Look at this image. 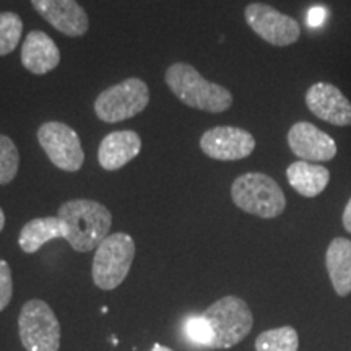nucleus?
<instances>
[{
  "label": "nucleus",
  "instance_id": "nucleus-6",
  "mask_svg": "<svg viewBox=\"0 0 351 351\" xmlns=\"http://www.w3.org/2000/svg\"><path fill=\"white\" fill-rule=\"evenodd\" d=\"M20 340L26 351H59L60 322L43 300H29L19 315Z\"/></svg>",
  "mask_w": 351,
  "mask_h": 351
},
{
  "label": "nucleus",
  "instance_id": "nucleus-20",
  "mask_svg": "<svg viewBox=\"0 0 351 351\" xmlns=\"http://www.w3.org/2000/svg\"><path fill=\"white\" fill-rule=\"evenodd\" d=\"M23 21L16 13L0 12V56L10 54L19 47Z\"/></svg>",
  "mask_w": 351,
  "mask_h": 351
},
{
  "label": "nucleus",
  "instance_id": "nucleus-10",
  "mask_svg": "<svg viewBox=\"0 0 351 351\" xmlns=\"http://www.w3.org/2000/svg\"><path fill=\"white\" fill-rule=\"evenodd\" d=\"M200 148L213 160L238 161L247 158L256 150V138L251 132L241 127H213L202 135Z\"/></svg>",
  "mask_w": 351,
  "mask_h": 351
},
{
  "label": "nucleus",
  "instance_id": "nucleus-2",
  "mask_svg": "<svg viewBox=\"0 0 351 351\" xmlns=\"http://www.w3.org/2000/svg\"><path fill=\"white\" fill-rule=\"evenodd\" d=\"M166 85L189 108L205 112H225L232 106V95L225 86L208 82L191 64L176 62L165 73Z\"/></svg>",
  "mask_w": 351,
  "mask_h": 351
},
{
  "label": "nucleus",
  "instance_id": "nucleus-8",
  "mask_svg": "<svg viewBox=\"0 0 351 351\" xmlns=\"http://www.w3.org/2000/svg\"><path fill=\"white\" fill-rule=\"evenodd\" d=\"M38 142L56 168L75 173L83 166V153L80 137L72 127L62 122H46L38 129Z\"/></svg>",
  "mask_w": 351,
  "mask_h": 351
},
{
  "label": "nucleus",
  "instance_id": "nucleus-27",
  "mask_svg": "<svg viewBox=\"0 0 351 351\" xmlns=\"http://www.w3.org/2000/svg\"><path fill=\"white\" fill-rule=\"evenodd\" d=\"M3 226H5V215H3V210L0 208V232H2Z\"/></svg>",
  "mask_w": 351,
  "mask_h": 351
},
{
  "label": "nucleus",
  "instance_id": "nucleus-17",
  "mask_svg": "<svg viewBox=\"0 0 351 351\" xmlns=\"http://www.w3.org/2000/svg\"><path fill=\"white\" fill-rule=\"evenodd\" d=\"M326 263L333 289L339 296L351 293V241L335 238L328 245Z\"/></svg>",
  "mask_w": 351,
  "mask_h": 351
},
{
  "label": "nucleus",
  "instance_id": "nucleus-13",
  "mask_svg": "<svg viewBox=\"0 0 351 351\" xmlns=\"http://www.w3.org/2000/svg\"><path fill=\"white\" fill-rule=\"evenodd\" d=\"M39 15L65 36H83L90 28V20L77 0H32Z\"/></svg>",
  "mask_w": 351,
  "mask_h": 351
},
{
  "label": "nucleus",
  "instance_id": "nucleus-5",
  "mask_svg": "<svg viewBox=\"0 0 351 351\" xmlns=\"http://www.w3.org/2000/svg\"><path fill=\"white\" fill-rule=\"evenodd\" d=\"M135 258V243L127 232H112L96 247L91 275L99 289L111 291L121 287Z\"/></svg>",
  "mask_w": 351,
  "mask_h": 351
},
{
  "label": "nucleus",
  "instance_id": "nucleus-15",
  "mask_svg": "<svg viewBox=\"0 0 351 351\" xmlns=\"http://www.w3.org/2000/svg\"><path fill=\"white\" fill-rule=\"evenodd\" d=\"M59 62L60 52L54 39L39 29L26 34L21 46V64L28 72L34 75H44L54 70Z\"/></svg>",
  "mask_w": 351,
  "mask_h": 351
},
{
  "label": "nucleus",
  "instance_id": "nucleus-24",
  "mask_svg": "<svg viewBox=\"0 0 351 351\" xmlns=\"http://www.w3.org/2000/svg\"><path fill=\"white\" fill-rule=\"evenodd\" d=\"M324 19H326V10L320 7L313 8V10L309 12V15H307V20H309L311 26H319L324 21Z\"/></svg>",
  "mask_w": 351,
  "mask_h": 351
},
{
  "label": "nucleus",
  "instance_id": "nucleus-23",
  "mask_svg": "<svg viewBox=\"0 0 351 351\" xmlns=\"http://www.w3.org/2000/svg\"><path fill=\"white\" fill-rule=\"evenodd\" d=\"M13 295V280L10 265L0 258V313L8 306Z\"/></svg>",
  "mask_w": 351,
  "mask_h": 351
},
{
  "label": "nucleus",
  "instance_id": "nucleus-4",
  "mask_svg": "<svg viewBox=\"0 0 351 351\" xmlns=\"http://www.w3.org/2000/svg\"><path fill=\"white\" fill-rule=\"evenodd\" d=\"M213 330L212 348L226 350L238 345L249 335L254 326V315L247 302L238 296H225L204 311Z\"/></svg>",
  "mask_w": 351,
  "mask_h": 351
},
{
  "label": "nucleus",
  "instance_id": "nucleus-1",
  "mask_svg": "<svg viewBox=\"0 0 351 351\" xmlns=\"http://www.w3.org/2000/svg\"><path fill=\"white\" fill-rule=\"evenodd\" d=\"M57 217L65 226V241L77 252L95 251L109 236L112 215L103 204L88 199L65 202Z\"/></svg>",
  "mask_w": 351,
  "mask_h": 351
},
{
  "label": "nucleus",
  "instance_id": "nucleus-18",
  "mask_svg": "<svg viewBox=\"0 0 351 351\" xmlns=\"http://www.w3.org/2000/svg\"><path fill=\"white\" fill-rule=\"evenodd\" d=\"M65 238V226L59 217L34 218L21 228L19 244L25 254H34L52 239Z\"/></svg>",
  "mask_w": 351,
  "mask_h": 351
},
{
  "label": "nucleus",
  "instance_id": "nucleus-11",
  "mask_svg": "<svg viewBox=\"0 0 351 351\" xmlns=\"http://www.w3.org/2000/svg\"><path fill=\"white\" fill-rule=\"evenodd\" d=\"M289 150L302 161L324 163L337 155V143L330 135L311 122H296L288 132Z\"/></svg>",
  "mask_w": 351,
  "mask_h": 351
},
{
  "label": "nucleus",
  "instance_id": "nucleus-22",
  "mask_svg": "<svg viewBox=\"0 0 351 351\" xmlns=\"http://www.w3.org/2000/svg\"><path fill=\"white\" fill-rule=\"evenodd\" d=\"M184 332L191 343L197 346H207L212 348L213 343V330L210 327L208 320L204 317V314L200 315H191L187 317L186 324H184Z\"/></svg>",
  "mask_w": 351,
  "mask_h": 351
},
{
  "label": "nucleus",
  "instance_id": "nucleus-7",
  "mask_svg": "<svg viewBox=\"0 0 351 351\" xmlns=\"http://www.w3.org/2000/svg\"><path fill=\"white\" fill-rule=\"evenodd\" d=\"M150 103V90L140 78L127 80L109 86L95 101V112L103 122L117 124L137 116Z\"/></svg>",
  "mask_w": 351,
  "mask_h": 351
},
{
  "label": "nucleus",
  "instance_id": "nucleus-25",
  "mask_svg": "<svg viewBox=\"0 0 351 351\" xmlns=\"http://www.w3.org/2000/svg\"><path fill=\"white\" fill-rule=\"evenodd\" d=\"M343 226H345V230L351 234V197H350L348 204H346L345 212H343Z\"/></svg>",
  "mask_w": 351,
  "mask_h": 351
},
{
  "label": "nucleus",
  "instance_id": "nucleus-21",
  "mask_svg": "<svg viewBox=\"0 0 351 351\" xmlns=\"http://www.w3.org/2000/svg\"><path fill=\"white\" fill-rule=\"evenodd\" d=\"M20 166V153L15 142L0 134V186H7L16 178Z\"/></svg>",
  "mask_w": 351,
  "mask_h": 351
},
{
  "label": "nucleus",
  "instance_id": "nucleus-19",
  "mask_svg": "<svg viewBox=\"0 0 351 351\" xmlns=\"http://www.w3.org/2000/svg\"><path fill=\"white\" fill-rule=\"evenodd\" d=\"M298 348L300 337L289 326L262 332L256 340V351H298Z\"/></svg>",
  "mask_w": 351,
  "mask_h": 351
},
{
  "label": "nucleus",
  "instance_id": "nucleus-16",
  "mask_svg": "<svg viewBox=\"0 0 351 351\" xmlns=\"http://www.w3.org/2000/svg\"><path fill=\"white\" fill-rule=\"evenodd\" d=\"M287 178L289 186L295 189L298 194L313 199L326 191L330 181V173L324 166L301 160L288 166Z\"/></svg>",
  "mask_w": 351,
  "mask_h": 351
},
{
  "label": "nucleus",
  "instance_id": "nucleus-14",
  "mask_svg": "<svg viewBox=\"0 0 351 351\" xmlns=\"http://www.w3.org/2000/svg\"><path fill=\"white\" fill-rule=\"evenodd\" d=\"M142 150V138L134 130H117L108 134L99 143L98 161L106 171H117L130 163Z\"/></svg>",
  "mask_w": 351,
  "mask_h": 351
},
{
  "label": "nucleus",
  "instance_id": "nucleus-3",
  "mask_svg": "<svg viewBox=\"0 0 351 351\" xmlns=\"http://www.w3.org/2000/svg\"><path fill=\"white\" fill-rule=\"evenodd\" d=\"M231 199L243 212L263 219L280 217L287 208L282 187L263 173L239 176L231 186Z\"/></svg>",
  "mask_w": 351,
  "mask_h": 351
},
{
  "label": "nucleus",
  "instance_id": "nucleus-9",
  "mask_svg": "<svg viewBox=\"0 0 351 351\" xmlns=\"http://www.w3.org/2000/svg\"><path fill=\"white\" fill-rule=\"evenodd\" d=\"M244 19L252 32L271 46H289L301 36V26L295 19L267 3H249L244 10Z\"/></svg>",
  "mask_w": 351,
  "mask_h": 351
},
{
  "label": "nucleus",
  "instance_id": "nucleus-12",
  "mask_svg": "<svg viewBox=\"0 0 351 351\" xmlns=\"http://www.w3.org/2000/svg\"><path fill=\"white\" fill-rule=\"evenodd\" d=\"M306 106L315 117L332 125H351V103L332 83L319 82L309 86Z\"/></svg>",
  "mask_w": 351,
  "mask_h": 351
},
{
  "label": "nucleus",
  "instance_id": "nucleus-26",
  "mask_svg": "<svg viewBox=\"0 0 351 351\" xmlns=\"http://www.w3.org/2000/svg\"><path fill=\"white\" fill-rule=\"evenodd\" d=\"M152 351H173L171 348H168V346H163L160 343H155V346H153Z\"/></svg>",
  "mask_w": 351,
  "mask_h": 351
}]
</instances>
